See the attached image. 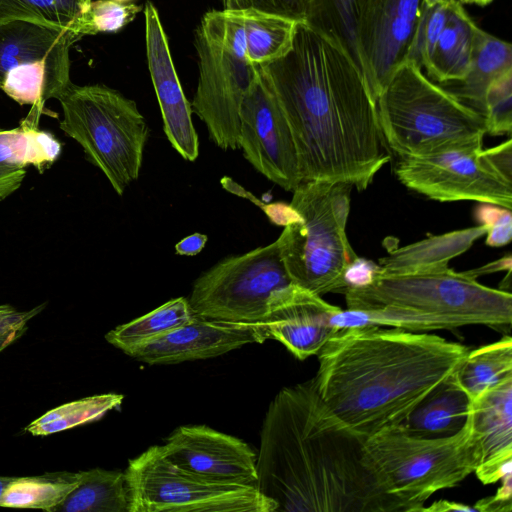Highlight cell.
Returning <instances> with one entry per match:
<instances>
[{
    "instance_id": "1",
    "label": "cell",
    "mask_w": 512,
    "mask_h": 512,
    "mask_svg": "<svg viewBox=\"0 0 512 512\" xmlns=\"http://www.w3.org/2000/svg\"><path fill=\"white\" fill-rule=\"evenodd\" d=\"M258 67L289 124L302 182H344L365 190L391 155L376 100L348 53L299 22L288 53Z\"/></svg>"
},
{
    "instance_id": "2",
    "label": "cell",
    "mask_w": 512,
    "mask_h": 512,
    "mask_svg": "<svg viewBox=\"0 0 512 512\" xmlns=\"http://www.w3.org/2000/svg\"><path fill=\"white\" fill-rule=\"evenodd\" d=\"M364 441L327 409L313 378L285 387L263 421L255 486L276 512H399L366 464Z\"/></svg>"
},
{
    "instance_id": "3",
    "label": "cell",
    "mask_w": 512,
    "mask_h": 512,
    "mask_svg": "<svg viewBox=\"0 0 512 512\" xmlns=\"http://www.w3.org/2000/svg\"><path fill=\"white\" fill-rule=\"evenodd\" d=\"M470 349L435 334L365 325L339 331L313 378L327 409L364 440L402 423Z\"/></svg>"
},
{
    "instance_id": "4",
    "label": "cell",
    "mask_w": 512,
    "mask_h": 512,
    "mask_svg": "<svg viewBox=\"0 0 512 512\" xmlns=\"http://www.w3.org/2000/svg\"><path fill=\"white\" fill-rule=\"evenodd\" d=\"M363 448L370 472L399 512H418L436 492L458 486L481 458L470 412L454 435L421 437L396 424L367 437Z\"/></svg>"
},
{
    "instance_id": "5",
    "label": "cell",
    "mask_w": 512,
    "mask_h": 512,
    "mask_svg": "<svg viewBox=\"0 0 512 512\" xmlns=\"http://www.w3.org/2000/svg\"><path fill=\"white\" fill-rule=\"evenodd\" d=\"M386 146L399 157H418L483 142L485 118L411 60L403 62L376 98Z\"/></svg>"
},
{
    "instance_id": "6",
    "label": "cell",
    "mask_w": 512,
    "mask_h": 512,
    "mask_svg": "<svg viewBox=\"0 0 512 512\" xmlns=\"http://www.w3.org/2000/svg\"><path fill=\"white\" fill-rule=\"evenodd\" d=\"M352 188L344 182H301L290 202L300 220L284 226L277 238L291 282L319 296L344 293L345 271L358 257L346 233Z\"/></svg>"
},
{
    "instance_id": "7",
    "label": "cell",
    "mask_w": 512,
    "mask_h": 512,
    "mask_svg": "<svg viewBox=\"0 0 512 512\" xmlns=\"http://www.w3.org/2000/svg\"><path fill=\"white\" fill-rule=\"evenodd\" d=\"M347 309H395L429 316L447 329L486 325L504 331L512 322V295L451 268L402 275H376L344 291Z\"/></svg>"
},
{
    "instance_id": "8",
    "label": "cell",
    "mask_w": 512,
    "mask_h": 512,
    "mask_svg": "<svg viewBox=\"0 0 512 512\" xmlns=\"http://www.w3.org/2000/svg\"><path fill=\"white\" fill-rule=\"evenodd\" d=\"M60 129L122 195L140 174L149 127L134 100L101 84L71 83L57 99Z\"/></svg>"
},
{
    "instance_id": "9",
    "label": "cell",
    "mask_w": 512,
    "mask_h": 512,
    "mask_svg": "<svg viewBox=\"0 0 512 512\" xmlns=\"http://www.w3.org/2000/svg\"><path fill=\"white\" fill-rule=\"evenodd\" d=\"M129 512H276L255 485L208 479L186 470L154 445L125 470Z\"/></svg>"
},
{
    "instance_id": "10",
    "label": "cell",
    "mask_w": 512,
    "mask_h": 512,
    "mask_svg": "<svg viewBox=\"0 0 512 512\" xmlns=\"http://www.w3.org/2000/svg\"><path fill=\"white\" fill-rule=\"evenodd\" d=\"M291 283L276 239L219 261L197 278L188 300L202 318L262 324L271 295Z\"/></svg>"
},
{
    "instance_id": "11",
    "label": "cell",
    "mask_w": 512,
    "mask_h": 512,
    "mask_svg": "<svg viewBox=\"0 0 512 512\" xmlns=\"http://www.w3.org/2000/svg\"><path fill=\"white\" fill-rule=\"evenodd\" d=\"M69 29L14 20L0 23V89L20 105L43 109L72 83Z\"/></svg>"
},
{
    "instance_id": "12",
    "label": "cell",
    "mask_w": 512,
    "mask_h": 512,
    "mask_svg": "<svg viewBox=\"0 0 512 512\" xmlns=\"http://www.w3.org/2000/svg\"><path fill=\"white\" fill-rule=\"evenodd\" d=\"M483 142L418 157H399L398 180L410 190L440 202L470 200L512 209V184L482 156Z\"/></svg>"
},
{
    "instance_id": "13",
    "label": "cell",
    "mask_w": 512,
    "mask_h": 512,
    "mask_svg": "<svg viewBox=\"0 0 512 512\" xmlns=\"http://www.w3.org/2000/svg\"><path fill=\"white\" fill-rule=\"evenodd\" d=\"M195 47L199 77L192 108L216 146L223 150L239 149L240 108L258 68L200 27Z\"/></svg>"
},
{
    "instance_id": "14",
    "label": "cell",
    "mask_w": 512,
    "mask_h": 512,
    "mask_svg": "<svg viewBox=\"0 0 512 512\" xmlns=\"http://www.w3.org/2000/svg\"><path fill=\"white\" fill-rule=\"evenodd\" d=\"M257 68L240 108L239 148L268 180L293 191L302 182L294 139L271 87Z\"/></svg>"
},
{
    "instance_id": "15",
    "label": "cell",
    "mask_w": 512,
    "mask_h": 512,
    "mask_svg": "<svg viewBox=\"0 0 512 512\" xmlns=\"http://www.w3.org/2000/svg\"><path fill=\"white\" fill-rule=\"evenodd\" d=\"M423 0H360L356 39L362 71L376 100L394 71L408 59Z\"/></svg>"
},
{
    "instance_id": "16",
    "label": "cell",
    "mask_w": 512,
    "mask_h": 512,
    "mask_svg": "<svg viewBox=\"0 0 512 512\" xmlns=\"http://www.w3.org/2000/svg\"><path fill=\"white\" fill-rule=\"evenodd\" d=\"M162 448L174 464L208 479L256 483V452L243 440L208 426H180Z\"/></svg>"
},
{
    "instance_id": "17",
    "label": "cell",
    "mask_w": 512,
    "mask_h": 512,
    "mask_svg": "<svg viewBox=\"0 0 512 512\" xmlns=\"http://www.w3.org/2000/svg\"><path fill=\"white\" fill-rule=\"evenodd\" d=\"M144 20L148 69L164 132L183 159L195 161L199 155V140L192 122L191 104L182 89L158 10L150 1L144 6Z\"/></svg>"
},
{
    "instance_id": "18",
    "label": "cell",
    "mask_w": 512,
    "mask_h": 512,
    "mask_svg": "<svg viewBox=\"0 0 512 512\" xmlns=\"http://www.w3.org/2000/svg\"><path fill=\"white\" fill-rule=\"evenodd\" d=\"M269 339L263 324L235 323L197 316L192 321L150 340L128 355L150 365L176 364L213 358Z\"/></svg>"
},
{
    "instance_id": "19",
    "label": "cell",
    "mask_w": 512,
    "mask_h": 512,
    "mask_svg": "<svg viewBox=\"0 0 512 512\" xmlns=\"http://www.w3.org/2000/svg\"><path fill=\"white\" fill-rule=\"evenodd\" d=\"M339 307L293 283L275 291L267 304L263 325L269 339L283 344L297 359L317 355L339 331L333 318Z\"/></svg>"
},
{
    "instance_id": "20",
    "label": "cell",
    "mask_w": 512,
    "mask_h": 512,
    "mask_svg": "<svg viewBox=\"0 0 512 512\" xmlns=\"http://www.w3.org/2000/svg\"><path fill=\"white\" fill-rule=\"evenodd\" d=\"M470 417L481 456L474 473L493 484L512 471V377L471 400Z\"/></svg>"
},
{
    "instance_id": "21",
    "label": "cell",
    "mask_w": 512,
    "mask_h": 512,
    "mask_svg": "<svg viewBox=\"0 0 512 512\" xmlns=\"http://www.w3.org/2000/svg\"><path fill=\"white\" fill-rule=\"evenodd\" d=\"M486 232V226L478 225L430 236L398 248L380 260L378 275H402L446 269L451 259L466 252Z\"/></svg>"
},
{
    "instance_id": "22",
    "label": "cell",
    "mask_w": 512,
    "mask_h": 512,
    "mask_svg": "<svg viewBox=\"0 0 512 512\" xmlns=\"http://www.w3.org/2000/svg\"><path fill=\"white\" fill-rule=\"evenodd\" d=\"M470 397L456 370L433 389L400 424L410 433L427 438L451 436L467 422Z\"/></svg>"
},
{
    "instance_id": "23",
    "label": "cell",
    "mask_w": 512,
    "mask_h": 512,
    "mask_svg": "<svg viewBox=\"0 0 512 512\" xmlns=\"http://www.w3.org/2000/svg\"><path fill=\"white\" fill-rule=\"evenodd\" d=\"M512 70V46L478 25L474 31L470 68L465 78L443 87L484 116V97L488 86Z\"/></svg>"
},
{
    "instance_id": "24",
    "label": "cell",
    "mask_w": 512,
    "mask_h": 512,
    "mask_svg": "<svg viewBox=\"0 0 512 512\" xmlns=\"http://www.w3.org/2000/svg\"><path fill=\"white\" fill-rule=\"evenodd\" d=\"M477 24L458 0H451L448 18L434 45L426 75L446 84L465 78L470 68L474 31Z\"/></svg>"
},
{
    "instance_id": "25",
    "label": "cell",
    "mask_w": 512,
    "mask_h": 512,
    "mask_svg": "<svg viewBox=\"0 0 512 512\" xmlns=\"http://www.w3.org/2000/svg\"><path fill=\"white\" fill-rule=\"evenodd\" d=\"M42 111L32 106L18 127L0 128V167L26 169L33 166L42 173L59 158L61 143L54 134L39 128Z\"/></svg>"
},
{
    "instance_id": "26",
    "label": "cell",
    "mask_w": 512,
    "mask_h": 512,
    "mask_svg": "<svg viewBox=\"0 0 512 512\" xmlns=\"http://www.w3.org/2000/svg\"><path fill=\"white\" fill-rule=\"evenodd\" d=\"M79 473L77 486L51 512H129L124 472L94 468Z\"/></svg>"
},
{
    "instance_id": "27",
    "label": "cell",
    "mask_w": 512,
    "mask_h": 512,
    "mask_svg": "<svg viewBox=\"0 0 512 512\" xmlns=\"http://www.w3.org/2000/svg\"><path fill=\"white\" fill-rule=\"evenodd\" d=\"M241 14L246 38V60L249 64L263 66L288 53L298 21L254 9L242 10Z\"/></svg>"
},
{
    "instance_id": "28",
    "label": "cell",
    "mask_w": 512,
    "mask_h": 512,
    "mask_svg": "<svg viewBox=\"0 0 512 512\" xmlns=\"http://www.w3.org/2000/svg\"><path fill=\"white\" fill-rule=\"evenodd\" d=\"M197 317L189 300L177 297L126 324L110 330L105 339L129 354L136 347L163 336Z\"/></svg>"
},
{
    "instance_id": "29",
    "label": "cell",
    "mask_w": 512,
    "mask_h": 512,
    "mask_svg": "<svg viewBox=\"0 0 512 512\" xmlns=\"http://www.w3.org/2000/svg\"><path fill=\"white\" fill-rule=\"evenodd\" d=\"M456 375L470 400L512 377L511 337L505 335L496 342L469 350Z\"/></svg>"
},
{
    "instance_id": "30",
    "label": "cell",
    "mask_w": 512,
    "mask_h": 512,
    "mask_svg": "<svg viewBox=\"0 0 512 512\" xmlns=\"http://www.w3.org/2000/svg\"><path fill=\"white\" fill-rule=\"evenodd\" d=\"M79 478V472L68 471L13 477L0 496V507L51 512L77 486Z\"/></svg>"
},
{
    "instance_id": "31",
    "label": "cell",
    "mask_w": 512,
    "mask_h": 512,
    "mask_svg": "<svg viewBox=\"0 0 512 512\" xmlns=\"http://www.w3.org/2000/svg\"><path fill=\"white\" fill-rule=\"evenodd\" d=\"M359 1L307 0L304 22L337 42L362 71L356 39Z\"/></svg>"
},
{
    "instance_id": "32",
    "label": "cell",
    "mask_w": 512,
    "mask_h": 512,
    "mask_svg": "<svg viewBox=\"0 0 512 512\" xmlns=\"http://www.w3.org/2000/svg\"><path fill=\"white\" fill-rule=\"evenodd\" d=\"M123 395L107 393L94 395L53 408L32 421L25 431L34 436H47L102 418L121 405Z\"/></svg>"
},
{
    "instance_id": "33",
    "label": "cell",
    "mask_w": 512,
    "mask_h": 512,
    "mask_svg": "<svg viewBox=\"0 0 512 512\" xmlns=\"http://www.w3.org/2000/svg\"><path fill=\"white\" fill-rule=\"evenodd\" d=\"M90 2L87 0H0V23L23 20L70 30Z\"/></svg>"
},
{
    "instance_id": "34",
    "label": "cell",
    "mask_w": 512,
    "mask_h": 512,
    "mask_svg": "<svg viewBox=\"0 0 512 512\" xmlns=\"http://www.w3.org/2000/svg\"><path fill=\"white\" fill-rule=\"evenodd\" d=\"M142 7L112 0L91 1L70 30L80 40L86 35L115 33L132 22Z\"/></svg>"
},
{
    "instance_id": "35",
    "label": "cell",
    "mask_w": 512,
    "mask_h": 512,
    "mask_svg": "<svg viewBox=\"0 0 512 512\" xmlns=\"http://www.w3.org/2000/svg\"><path fill=\"white\" fill-rule=\"evenodd\" d=\"M486 133L491 135L512 132V70L496 78L484 97Z\"/></svg>"
},
{
    "instance_id": "36",
    "label": "cell",
    "mask_w": 512,
    "mask_h": 512,
    "mask_svg": "<svg viewBox=\"0 0 512 512\" xmlns=\"http://www.w3.org/2000/svg\"><path fill=\"white\" fill-rule=\"evenodd\" d=\"M450 2L424 8L407 60H411L423 71L429 68L437 37L450 12Z\"/></svg>"
},
{
    "instance_id": "37",
    "label": "cell",
    "mask_w": 512,
    "mask_h": 512,
    "mask_svg": "<svg viewBox=\"0 0 512 512\" xmlns=\"http://www.w3.org/2000/svg\"><path fill=\"white\" fill-rule=\"evenodd\" d=\"M223 9L232 11L254 9L304 22L307 0H223Z\"/></svg>"
},
{
    "instance_id": "38",
    "label": "cell",
    "mask_w": 512,
    "mask_h": 512,
    "mask_svg": "<svg viewBox=\"0 0 512 512\" xmlns=\"http://www.w3.org/2000/svg\"><path fill=\"white\" fill-rule=\"evenodd\" d=\"M46 304L28 311H18L8 304L0 305V338L26 329L27 322L40 313Z\"/></svg>"
},
{
    "instance_id": "39",
    "label": "cell",
    "mask_w": 512,
    "mask_h": 512,
    "mask_svg": "<svg viewBox=\"0 0 512 512\" xmlns=\"http://www.w3.org/2000/svg\"><path fill=\"white\" fill-rule=\"evenodd\" d=\"M502 485L493 496L480 499L474 504L477 512H510L512 510V471L502 478Z\"/></svg>"
},
{
    "instance_id": "40",
    "label": "cell",
    "mask_w": 512,
    "mask_h": 512,
    "mask_svg": "<svg viewBox=\"0 0 512 512\" xmlns=\"http://www.w3.org/2000/svg\"><path fill=\"white\" fill-rule=\"evenodd\" d=\"M482 156L491 168L504 180L512 184V140L489 149H482Z\"/></svg>"
},
{
    "instance_id": "41",
    "label": "cell",
    "mask_w": 512,
    "mask_h": 512,
    "mask_svg": "<svg viewBox=\"0 0 512 512\" xmlns=\"http://www.w3.org/2000/svg\"><path fill=\"white\" fill-rule=\"evenodd\" d=\"M486 244L491 247H501L512 239V213L510 209L502 208L500 213L486 226Z\"/></svg>"
},
{
    "instance_id": "42",
    "label": "cell",
    "mask_w": 512,
    "mask_h": 512,
    "mask_svg": "<svg viewBox=\"0 0 512 512\" xmlns=\"http://www.w3.org/2000/svg\"><path fill=\"white\" fill-rule=\"evenodd\" d=\"M379 265L371 260L357 257L346 269L344 280L346 289L349 287H362L373 281L379 272Z\"/></svg>"
},
{
    "instance_id": "43",
    "label": "cell",
    "mask_w": 512,
    "mask_h": 512,
    "mask_svg": "<svg viewBox=\"0 0 512 512\" xmlns=\"http://www.w3.org/2000/svg\"><path fill=\"white\" fill-rule=\"evenodd\" d=\"M26 176V169L0 167V202L17 191Z\"/></svg>"
},
{
    "instance_id": "44",
    "label": "cell",
    "mask_w": 512,
    "mask_h": 512,
    "mask_svg": "<svg viewBox=\"0 0 512 512\" xmlns=\"http://www.w3.org/2000/svg\"><path fill=\"white\" fill-rule=\"evenodd\" d=\"M264 210L271 221L277 225L286 226L300 220V215L290 204L273 203L266 206Z\"/></svg>"
},
{
    "instance_id": "45",
    "label": "cell",
    "mask_w": 512,
    "mask_h": 512,
    "mask_svg": "<svg viewBox=\"0 0 512 512\" xmlns=\"http://www.w3.org/2000/svg\"><path fill=\"white\" fill-rule=\"evenodd\" d=\"M207 242V236L201 233H193L180 240L176 246L179 255L194 256L202 251Z\"/></svg>"
},
{
    "instance_id": "46",
    "label": "cell",
    "mask_w": 512,
    "mask_h": 512,
    "mask_svg": "<svg viewBox=\"0 0 512 512\" xmlns=\"http://www.w3.org/2000/svg\"><path fill=\"white\" fill-rule=\"evenodd\" d=\"M511 268H512V257H511V254H507L504 257H502L496 261L490 262L482 267H479V268H476L473 270L464 271V272L467 275L477 279L479 276L494 273V272H499V271H504V270L509 272V271H511Z\"/></svg>"
},
{
    "instance_id": "47",
    "label": "cell",
    "mask_w": 512,
    "mask_h": 512,
    "mask_svg": "<svg viewBox=\"0 0 512 512\" xmlns=\"http://www.w3.org/2000/svg\"><path fill=\"white\" fill-rule=\"evenodd\" d=\"M422 512L430 511V512H446V511H470L477 512L474 506H469L467 504L451 502L447 500H439L431 504L429 507L423 506L421 508Z\"/></svg>"
},
{
    "instance_id": "48",
    "label": "cell",
    "mask_w": 512,
    "mask_h": 512,
    "mask_svg": "<svg viewBox=\"0 0 512 512\" xmlns=\"http://www.w3.org/2000/svg\"><path fill=\"white\" fill-rule=\"evenodd\" d=\"M25 330L14 332L12 334H9L7 336L0 338V352L4 350L6 347H8L11 343H13L16 339H18Z\"/></svg>"
},
{
    "instance_id": "49",
    "label": "cell",
    "mask_w": 512,
    "mask_h": 512,
    "mask_svg": "<svg viewBox=\"0 0 512 512\" xmlns=\"http://www.w3.org/2000/svg\"><path fill=\"white\" fill-rule=\"evenodd\" d=\"M461 4H474L477 6H487L489 5L493 0H458Z\"/></svg>"
},
{
    "instance_id": "50",
    "label": "cell",
    "mask_w": 512,
    "mask_h": 512,
    "mask_svg": "<svg viewBox=\"0 0 512 512\" xmlns=\"http://www.w3.org/2000/svg\"><path fill=\"white\" fill-rule=\"evenodd\" d=\"M450 0H423V7L424 8H431L440 4H445L449 2Z\"/></svg>"
},
{
    "instance_id": "51",
    "label": "cell",
    "mask_w": 512,
    "mask_h": 512,
    "mask_svg": "<svg viewBox=\"0 0 512 512\" xmlns=\"http://www.w3.org/2000/svg\"><path fill=\"white\" fill-rule=\"evenodd\" d=\"M13 479V477L0 476V496L7 486V484Z\"/></svg>"
},
{
    "instance_id": "52",
    "label": "cell",
    "mask_w": 512,
    "mask_h": 512,
    "mask_svg": "<svg viewBox=\"0 0 512 512\" xmlns=\"http://www.w3.org/2000/svg\"><path fill=\"white\" fill-rule=\"evenodd\" d=\"M88 1L90 2L91 0H88ZM112 1H115V2H118V3H122V4H128V2L131 1V0H112Z\"/></svg>"
},
{
    "instance_id": "53",
    "label": "cell",
    "mask_w": 512,
    "mask_h": 512,
    "mask_svg": "<svg viewBox=\"0 0 512 512\" xmlns=\"http://www.w3.org/2000/svg\"><path fill=\"white\" fill-rule=\"evenodd\" d=\"M88 1V0H87ZM89 2V1H88Z\"/></svg>"
}]
</instances>
